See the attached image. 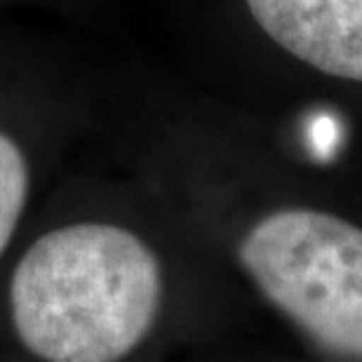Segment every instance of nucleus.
<instances>
[{
    "label": "nucleus",
    "mask_w": 362,
    "mask_h": 362,
    "mask_svg": "<svg viewBox=\"0 0 362 362\" xmlns=\"http://www.w3.org/2000/svg\"><path fill=\"white\" fill-rule=\"evenodd\" d=\"M240 262L317 349L362 360V228L315 209H280L245 235Z\"/></svg>",
    "instance_id": "f03ea898"
},
{
    "label": "nucleus",
    "mask_w": 362,
    "mask_h": 362,
    "mask_svg": "<svg viewBox=\"0 0 362 362\" xmlns=\"http://www.w3.org/2000/svg\"><path fill=\"white\" fill-rule=\"evenodd\" d=\"M160 299L156 255L111 223H74L40 235L10 285L21 344L49 362L125 358L153 327Z\"/></svg>",
    "instance_id": "f257e3e1"
},
{
    "label": "nucleus",
    "mask_w": 362,
    "mask_h": 362,
    "mask_svg": "<svg viewBox=\"0 0 362 362\" xmlns=\"http://www.w3.org/2000/svg\"><path fill=\"white\" fill-rule=\"evenodd\" d=\"M247 7L285 52L362 83V0H247Z\"/></svg>",
    "instance_id": "7ed1b4c3"
},
{
    "label": "nucleus",
    "mask_w": 362,
    "mask_h": 362,
    "mask_svg": "<svg viewBox=\"0 0 362 362\" xmlns=\"http://www.w3.org/2000/svg\"><path fill=\"white\" fill-rule=\"evenodd\" d=\"M28 193V165L21 148L0 132V255L12 240Z\"/></svg>",
    "instance_id": "20e7f679"
}]
</instances>
